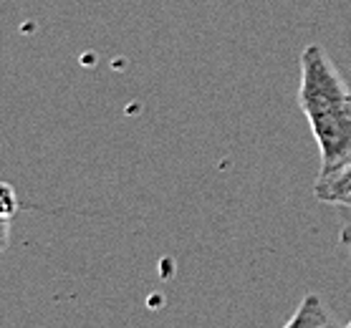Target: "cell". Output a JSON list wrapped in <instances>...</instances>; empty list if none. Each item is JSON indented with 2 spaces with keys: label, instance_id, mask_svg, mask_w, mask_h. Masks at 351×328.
I'll return each mask as SVG.
<instances>
[{
  "label": "cell",
  "instance_id": "obj_1",
  "mask_svg": "<svg viewBox=\"0 0 351 328\" xmlns=\"http://www.w3.org/2000/svg\"><path fill=\"white\" fill-rule=\"evenodd\" d=\"M298 104L308 119L321 154L319 177L351 164V91L324 46L311 43L301 53Z\"/></svg>",
  "mask_w": 351,
  "mask_h": 328
},
{
  "label": "cell",
  "instance_id": "obj_2",
  "mask_svg": "<svg viewBox=\"0 0 351 328\" xmlns=\"http://www.w3.org/2000/svg\"><path fill=\"white\" fill-rule=\"evenodd\" d=\"M313 194H316V200L326 202V205L351 210V164L334 175L319 177L313 184Z\"/></svg>",
  "mask_w": 351,
  "mask_h": 328
},
{
  "label": "cell",
  "instance_id": "obj_3",
  "mask_svg": "<svg viewBox=\"0 0 351 328\" xmlns=\"http://www.w3.org/2000/svg\"><path fill=\"white\" fill-rule=\"evenodd\" d=\"M283 328H339V326L331 320L328 311L321 303V298L316 293H306L304 301L298 303L295 313L291 316V320Z\"/></svg>",
  "mask_w": 351,
  "mask_h": 328
},
{
  "label": "cell",
  "instance_id": "obj_4",
  "mask_svg": "<svg viewBox=\"0 0 351 328\" xmlns=\"http://www.w3.org/2000/svg\"><path fill=\"white\" fill-rule=\"evenodd\" d=\"M18 194L8 182L0 179V253L8 248L10 240V220L18 212Z\"/></svg>",
  "mask_w": 351,
  "mask_h": 328
},
{
  "label": "cell",
  "instance_id": "obj_5",
  "mask_svg": "<svg viewBox=\"0 0 351 328\" xmlns=\"http://www.w3.org/2000/svg\"><path fill=\"white\" fill-rule=\"evenodd\" d=\"M339 242L343 245V250L351 255V223H346L341 227V235H339Z\"/></svg>",
  "mask_w": 351,
  "mask_h": 328
},
{
  "label": "cell",
  "instance_id": "obj_6",
  "mask_svg": "<svg viewBox=\"0 0 351 328\" xmlns=\"http://www.w3.org/2000/svg\"><path fill=\"white\" fill-rule=\"evenodd\" d=\"M346 328H351V320H349V326H346Z\"/></svg>",
  "mask_w": 351,
  "mask_h": 328
}]
</instances>
